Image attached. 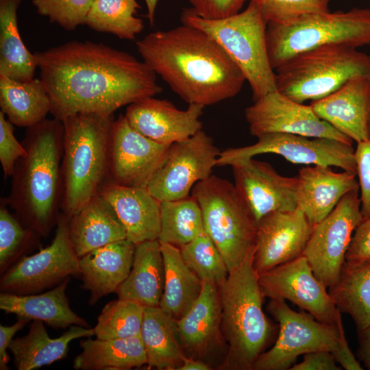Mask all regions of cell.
Returning a JSON list of instances; mask_svg holds the SVG:
<instances>
[{
    "instance_id": "obj_8",
    "label": "cell",
    "mask_w": 370,
    "mask_h": 370,
    "mask_svg": "<svg viewBox=\"0 0 370 370\" xmlns=\"http://www.w3.org/2000/svg\"><path fill=\"white\" fill-rule=\"evenodd\" d=\"M275 73L277 90L303 103L328 96L354 77H370V55L351 46L327 45L294 56Z\"/></svg>"
},
{
    "instance_id": "obj_2",
    "label": "cell",
    "mask_w": 370,
    "mask_h": 370,
    "mask_svg": "<svg viewBox=\"0 0 370 370\" xmlns=\"http://www.w3.org/2000/svg\"><path fill=\"white\" fill-rule=\"evenodd\" d=\"M136 46L143 62L188 104L234 97L246 80L212 37L190 25L151 32Z\"/></svg>"
},
{
    "instance_id": "obj_45",
    "label": "cell",
    "mask_w": 370,
    "mask_h": 370,
    "mask_svg": "<svg viewBox=\"0 0 370 370\" xmlns=\"http://www.w3.org/2000/svg\"><path fill=\"white\" fill-rule=\"evenodd\" d=\"M247 0H189L193 10L208 20L224 18L239 12Z\"/></svg>"
},
{
    "instance_id": "obj_11",
    "label": "cell",
    "mask_w": 370,
    "mask_h": 370,
    "mask_svg": "<svg viewBox=\"0 0 370 370\" xmlns=\"http://www.w3.org/2000/svg\"><path fill=\"white\" fill-rule=\"evenodd\" d=\"M251 145L220 151L216 166L230 165L236 160L262 153H275L293 164L339 167L356 173L355 149L349 145L327 138H310L287 133H269L257 137Z\"/></svg>"
},
{
    "instance_id": "obj_7",
    "label": "cell",
    "mask_w": 370,
    "mask_h": 370,
    "mask_svg": "<svg viewBox=\"0 0 370 370\" xmlns=\"http://www.w3.org/2000/svg\"><path fill=\"white\" fill-rule=\"evenodd\" d=\"M180 20L202 29L221 46L249 82L254 101L277 90L267 47V23L256 2L249 1L243 12L217 20L203 18L192 8H184Z\"/></svg>"
},
{
    "instance_id": "obj_23",
    "label": "cell",
    "mask_w": 370,
    "mask_h": 370,
    "mask_svg": "<svg viewBox=\"0 0 370 370\" xmlns=\"http://www.w3.org/2000/svg\"><path fill=\"white\" fill-rule=\"evenodd\" d=\"M356 176L347 171L335 172L328 166L300 169L297 176V208L315 225L333 210L343 196L359 188Z\"/></svg>"
},
{
    "instance_id": "obj_21",
    "label": "cell",
    "mask_w": 370,
    "mask_h": 370,
    "mask_svg": "<svg viewBox=\"0 0 370 370\" xmlns=\"http://www.w3.org/2000/svg\"><path fill=\"white\" fill-rule=\"evenodd\" d=\"M176 321L180 342L186 356L205 361L217 351L224 349L227 353L221 326L220 291L216 284L202 282L199 297Z\"/></svg>"
},
{
    "instance_id": "obj_46",
    "label": "cell",
    "mask_w": 370,
    "mask_h": 370,
    "mask_svg": "<svg viewBox=\"0 0 370 370\" xmlns=\"http://www.w3.org/2000/svg\"><path fill=\"white\" fill-rule=\"evenodd\" d=\"M367 261H370V217L363 219L356 227L345 254L348 263Z\"/></svg>"
},
{
    "instance_id": "obj_50",
    "label": "cell",
    "mask_w": 370,
    "mask_h": 370,
    "mask_svg": "<svg viewBox=\"0 0 370 370\" xmlns=\"http://www.w3.org/2000/svg\"><path fill=\"white\" fill-rule=\"evenodd\" d=\"M358 358L366 367L370 370V325L358 331Z\"/></svg>"
},
{
    "instance_id": "obj_39",
    "label": "cell",
    "mask_w": 370,
    "mask_h": 370,
    "mask_svg": "<svg viewBox=\"0 0 370 370\" xmlns=\"http://www.w3.org/2000/svg\"><path fill=\"white\" fill-rule=\"evenodd\" d=\"M179 248L186 264L202 282L219 286L225 281L229 275L226 263L206 232Z\"/></svg>"
},
{
    "instance_id": "obj_41",
    "label": "cell",
    "mask_w": 370,
    "mask_h": 370,
    "mask_svg": "<svg viewBox=\"0 0 370 370\" xmlns=\"http://www.w3.org/2000/svg\"><path fill=\"white\" fill-rule=\"evenodd\" d=\"M37 12L66 31L85 25L94 0H32Z\"/></svg>"
},
{
    "instance_id": "obj_29",
    "label": "cell",
    "mask_w": 370,
    "mask_h": 370,
    "mask_svg": "<svg viewBox=\"0 0 370 370\" xmlns=\"http://www.w3.org/2000/svg\"><path fill=\"white\" fill-rule=\"evenodd\" d=\"M93 335V328L73 325L60 337L51 338L42 321L34 320L28 333L13 338L9 349L18 370H32L65 357L73 340Z\"/></svg>"
},
{
    "instance_id": "obj_12",
    "label": "cell",
    "mask_w": 370,
    "mask_h": 370,
    "mask_svg": "<svg viewBox=\"0 0 370 370\" xmlns=\"http://www.w3.org/2000/svg\"><path fill=\"white\" fill-rule=\"evenodd\" d=\"M358 190L347 193L314 226L303 253L314 275L328 288L337 282L356 227L363 220Z\"/></svg>"
},
{
    "instance_id": "obj_51",
    "label": "cell",
    "mask_w": 370,
    "mask_h": 370,
    "mask_svg": "<svg viewBox=\"0 0 370 370\" xmlns=\"http://www.w3.org/2000/svg\"><path fill=\"white\" fill-rule=\"evenodd\" d=\"M211 369V367L205 361L186 356L177 370H210Z\"/></svg>"
},
{
    "instance_id": "obj_30",
    "label": "cell",
    "mask_w": 370,
    "mask_h": 370,
    "mask_svg": "<svg viewBox=\"0 0 370 370\" xmlns=\"http://www.w3.org/2000/svg\"><path fill=\"white\" fill-rule=\"evenodd\" d=\"M140 336L148 369L177 370L186 357L180 342L176 319L159 306L145 307Z\"/></svg>"
},
{
    "instance_id": "obj_3",
    "label": "cell",
    "mask_w": 370,
    "mask_h": 370,
    "mask_svg": "<svg viewBox=\"0 0 370 370\" xmlns=\"http://www.w3.org/2000/svg\"><path fill=\"white\" fill-rule=\"evenodd\" d=\"M64 125L45 119L27 128L22 142L27 155L16 162L8 206L28 228L47 236L57 223L62 194Z\"/></svg>"
},
{
    "instance_id": "obj_18",
    "label": "cell",
    "mask_w": 370,
    "mask_h": 370,
    "mask_svg": "<svg viewBox=\"0 0 370 370\" xmlns=\"http://www.w3.org/2000/svg\"><path fill=\"white\" fill-rule=\"evenodd\" d=\"M230 166L235 188L256 223L269 213L297 209V177L282 176L269 163L252 158Z\"/></svg>"
},
{
    "instance_id": "obj_42",
    "label": "cell",
    "mask_w": 370,
    "mask_h": 370,
    "mask_svg": "<svg viewBox=\"0 0 370 370\" xmlns=\"http://www.w3.org/2000/svg\"><path fill=\"white\" fill-rule=\"evenodd\" d=\"M249 1L256 3L267 23H282L306 14L329 12V4L333 0Z\"/></svg>"
},
{
    "instance_id": "obj_24",
    "label": "cell",
    "mask_w": 370,
    "mask_h": 370,
    "mask_svg": "<svg viewBox=\"0 0 370 370\" xmlns=\"http://www.w3.org/2000/svg\"><path fill=\"white\" fill-rule=\"evenodd\" d=\"M99 194L112 206L134 245L158 240L161 201L147 188L119 186L107 180Z\"/></svg>"
},
{
    "instance_id": "obj_28",
    "label": "cell",
    "mask_w": 370,
    "mask_h": 370,
    "mask_svg": "<svg viewBox=\"0 0 370 370\" xmlns=\"http://www.w3.org/2000/svg\"><path fill=\"white\" fill-rule=\"evenodd\" d=\"M164 262L158 240L136 245L132 267L125 280L115 292L118 299L158 307L163 293Z\"/></svg>"
},
{
    "instance_id": "obj_17",
    "label": "cell",
    "mask_w": 370,
    "mask_h": 370,
    "mask_svg": "<svg viewBox=\"0 0 370 370\" xmlns=\"http://www.w3.org/2000/svg\"><path fill=\"white\" fill-rule=\"evenodd\" d=\"M170 145L140 134L121 114L112 123L108 180L119 186L147 188L165 161Z\"/></svg>"
},
{
    "instance_id": "obj_22",
    "label": "cell",
    "mask_w": 370,
    "mask_h": 370,
    "mask_svg": "<svg viewBox=\"0 0 370 370\" xmlns=\"http://www.w3.org/2000/svg\"><path fill=\"white\" fill-rule=\"evenodd\" d=\"M310 106L320 119L353 141L369 139L370 77H354Z\"/></svg>"
},
{
    "instance_id": "obj_53",
    "label": "cell",
    "mask_w": 370,
    "mask_h": 370,
    "mask_svg": "<svg viewBox=\"0 0 370 370\" xmlns=\"http://www.w3.org/2000/svg\"><path fill=\"white\" fill-rule=\"evenodd\" d=\"M368 130H369V136L370 139V112H369V121H368Z\"/></svg>"
},
{
    "instance_id": "obj_52",
    "label": "cell",
    "mask_w": 370,
    "mask_h": 370,
    "mask_svg": "<svg viewBox=\"0 0 370 370\" xmlns=\"http://www.w3.org/2000/svg\"><path fill=\"white\" fill-rule=\"evenodd\" d=\"M159 0H145L147 8V17L150 20L155 18L156 9Z\"/></svg>"
},
{
    "instance_id": "obj_6",
    "label": "cell",
    "mask_w": 370,
    "mask_h": 370,
    "mask_svg": "<svg viewBox=\"0 0 370 370\" xmlns=\"http://www.w3.org/2000/svg\"><path fill=\"white\" fill-rule=\"evenodd\" d=\"M270 64L278 67L304 52L331 45L358 47L370 44V9L303 14L269 22L266 31Z\"/></svg>"
},
{
    "instance_id": "obj_33",
    "label": "cell",
    "mask_w": 370,
    "mask_h": 370,
    "mask_svg": "<svg viewBox=\"0 0 370 370\" xmlns=\"http://www.w3.org/2000/svg\"><path fill=\"white\" fill-rule=\"evenodd\" d=\"M160 246L164 282L159 307L178 320L199 297L202 281L186 264L179 247L161 243Z\"/></svg>"
},
{
    "instance_id": "obj_20",
    "label": "cell",
    "mask_w": 370,
    "mask_h": 370,
    "mask_svg": "<svg viewBox=\"0 0 370 370\" xmlns=\"http://www.w3.org/2000/svg\"><path fill=\"white\" fill-rule=\"evenodd\" d=\"M204 106L190 103L186 110L171 101L148 97L128 105L124 114L129 124L147 138L162 145L190 138L202 130L199 117Z\"/></svg>"
},
{
    "instance_id": "obj_40",
    "label": "cell",
    "mask_w": 370,
    "mask_h": 370,
    "mask_svg": "<svg viewBox=\"0 0 370 370\" xmlns=\"http://www.w3.org/2000/svg\"><path fill=\"white\" fill-rule=\"evenodd\" d=\"M5 197L0 202V269L1 273L16 257L29 248L39 236L23 225L7 208Z\"/></svg>"
},
{
    "instance_id": "obj_44",
    "label": "cell",
    "mask_w": 370,
    "mask_h": 370,
    "mask_svg": "<svg viewBox=\"0 0 370 370\" xmlns=\"http://www.w3.org/2000/svg\"><path fill=\"white\" fill-rule=\"evenodd\" d=\"M356 174L360 189V210L363 219L370 217V139L357 143Z\"/></svg>"
},
{
    "instance_id": "obj_25",
    "label": "cell",
    "mask_w": 370,
    "mask_h": 370,
    "mask_svg": "<svg viewBox=\"0 0 370 370\" xmlns=\"http://www.w3.org/2000/svg\"><path fill=\"white\" fill-rule=\"evenodd\" d=\"M136 245L127 239L110 243L79 258L82 288L90 291L89 304L116 292L132 267Z\"/></svg>"
},
{
    "instance_id": "obj_38",
    "label": "cell",
    "mask_w": 370,
    "mask_h": 370,
    "mask_svg": "<svg viewBox=\"0 0 370 370\" xmlns=\"http://www.w3.org/2000/svg\"><path fill=\"white\" fill-rule=\"evenodd\" d=\"M145 307L136 301L114 299L104 306L94 329L99 339L123 338L140 335Z\"/></svg>"
},
{
    "instance_id": "obj_43",
    "label": "cell",
    "mask_w": 370,
    "mask_h": 370,
    "mask_svg": "<svg viewBox=\"0 0 370 370\" xmlns=\"http://www.w3.org/2000/svg\"><path fill=\"white\" fill-rule=\"evenodd\" d=\"M11 123L0 112V162L5 177H12L16 162L27 155L23 143L16 138Z\"/></svg>"
},
{
    "instance_id": "obj_15",
    "label": "cell",
    "mask_w": 370,
    "mask_h": 370,
    "mask_svg": "<svg viewBox=\"0 0 370 370\" xmlns=\"http://www.w3.org/2000/svg\"><path fill=\"white\" fill-rule=\"evenodd\" d=\"M258 282L264 297L289 300L321 323L343 324L328 288L303 255L258 275Z\"/></svg>"
},
{
    "instance_id": "obj_4",
    "label": "cell",
    "mask_w": 370,
    "mask_h": 370,
    "mask_svg": "<svg viewBox=\"0 0 370 370\" xmlns=\"http://www.w3.org/2000/svg\"><path fill=\"white\" fill-rule=\"evenodd\" d=\"M256 248L219 286L221 332L227 345L220 367L225 369L253 370L259 356L278 334V324L272 323L262 310L264 297L254 267Z\"/></svg>"
},
{
    "instance_id": "obj_1",
    "label": "cell",
    "mask_w": 370,
    "mask_h": 370,
    "mask_svg": "<svg viewBox=\"0 0 370 370\" xmlns=\"http://www.w3.org/2000/svg\"><path fill=\"white\" fill-rule=\"evenodd\" d=\"M34 54L50 113L62 121L77 113L113 114L162 91L146 63L103 43L72 40Z\"/></svg>"
},
{
    "instance_id": "obj_10",
    "label": "cell",
    "mask_w": 370,
    "mask_h": 370,
    "mask_svg": "<svg viewBox=\"0 0 370 370\" xmlns=\"http://www.w3.org/2000/svg\"><path fill=\"white\" fill-rule=\"evenodd\" d=\"M267 310L278 322L279 332L273 346L256 360L254 370L290 369L300 355L332 352L345 334L343 324L321 323L308 312L292 310L284 299H270Z\"/></svg>"
},
{
    "instance_id": "obj_31",
    "label": "cell",
    "mask_w": 370,
    "mask_h": 370,
    "mask_svg": "<svg viewBox=\"0 0 370 370\" xmlns=\"http://www.w3.org/2000/svg\"><path fill=\"white\" fill-rule=\"evenodd\" d=\"M82 349L73 360L77 370H128L147 365L140 336L114 339L82 340Z\"/></svg>"
},
{
    "instance_id": "obj_37",
    "label": "cell",
    "mask_w": 370,
    "mask_h": 370,
    "mask_svg": "<svg viewBox=\"0 0 370 370\" xmlns=\"http://www.w3.org/2000/svg\"><path fill=\"white\" fill-rule=\"evenodd\" d=\"M141 8L136 0H94L85 25L91 29L134 40L144 29L135 15Z\"/></svg>"
},
{
    "instance_id": "obj_26",
    "label": "cell",
    "mask_w": 370,
    "mask_h": 370,
    "mask_svg": "<svg viewBox=\"0 0 370 370\" xmlns=\"http://www.w3.org/2000/svg\"><path fill=\"white\" fill-rule=\"evenodd\" d=\"M68 230L79 258L95 249L126 239L125 230L116 212L100 194L68 219Z\"/></svg>"
},
{
    "instance_id": "obj_48",
    "label": "cell",
    "mask_w": 370,
    "mask_h": 370,
    "mask_svg": "<svg viewBox=\"0 0 370 370\" xmlns=\"http://www.w3.org/2000/svg\"><path fill=\"white\" fill-rule=\"evenodd\" d=\"M29 320L18 318V321L12 325H0V369L8 370L10 357L7 352L15 334L21 330Z\"/></svg>"
},
{
    "instance_id": "obj_27",
    "label": "cell",
    "mask_w": 370,
    "mask_h": 370,
    "mask_svg": "<svg viewBox=\"0 0 370 370\" xmlns=\"http://www.w3.org/2000/svg\"><path fill=\"white\" fill-rule=\"evenodd\" d=\"M70 278L51 290L41 294H0V309L18 318L39 320L55 328H66L73 325L90 328L88 322L70 307L66 289Z\"/></svg>"
},
{
    "instance_id": "obj_9",
    "label": "cell",
    "mask_w": 370,
    "mask_h": 370,
    "mask_svg": "<svg viewBox=\"0 0 370 370\" xmlns=\"http://www.w3.org/2000/svg\"><path fill=\"white\" fill-rule=\"evenodd\" d=\"M198 201L206 233L221 254L229 273L256 247V223L233 184L212 175L191 190Z\"/></svg>"
},
{
    "instance_id": "obj_16",
    "label": "cell",
    "mask_w": 370,
    "mask_h": 370,
    "mask_svg": "<svg viewBox=\"0 0 370 370\" xmlns=\"http://www.w3.org/2000/svg\"><path fill=\"white\" fill-rule=\"evenodd\" d=\"M250 134L287 133L327 138L352 145L353 140L320 119L312 107L295 101L278 90L256 100L245 110Z\"/></svg>"
},
{
    "instance_id": "obj_13",
    "label": "cell",
    "mask_w": 370,
    "mask_h": 370,
    "mask_svg": "<svg viewBox=\"0 0 370 370\" xmlns=\"http://www.w3.org/2000/svg\"><path fill=\"white\" fill-rule=\"evenodd\" d=\"M55 236L47 247L24 256L8 269L0 281L3 292L36 294L80 274L79 257L69 235L68 219L60 213Z\"/></svg>"
},
{
    "instance_id": "obj_35",
    "label": "cell",
    "mask_w": 370,
    "mask_h": 370,
    "mask_svg": "<svg viewBox=\"0 0 370 370\" xmlns=\"http://www.w3.org/2000/svg\"><path fill=\"white\" fill-rule=\"evenodd\" d=\"M328 292L338 310L351 316L357 331L370 325V261H345L337 282Z\"/></svg>"
},
{
    "instance_id": "obj_32",
    "label": "cell",
    "mask_w": 370,
    "mask_h": 370,
    "mask_svg": "<svg viewBox=\"0 0 370 370\" xmlns=\"http://www.w3.org/2000/svg\"><path fill=\"white\" fill-rule=\"evenodd\" d=\"M0 108L12 125L28 128L46 119L51 101L40 79L21 82L0 75Z\"/></svg>"
},
{
    "instance_id": "obj_47",
    "label": "cell",
    "mask_w": 370,
    "mask_h": 370,
    "mask_svg": "<svg viewBox=\"0 0 370 370\" xmlns=\"http://www.w3.org/2000/svg\"><path fill=\"white\" fill-rule=\"evenodd\" d=\"M303 360L294 364L291 370H341L332 354L328 351H316L303 355Z\"/></svg>"
},
{
    "instance_id": "obj_19",
    "label": "cell",
    "mask_w": 370,
    "mask_h": 370,
    "mask_svg": "<svg viewBox=\"0 0 370 370\" xmlns=\"http://www.w3.org/2000/svg\"><path fill=\"white\" fill-rule=\"evenodd\" d=\"M314 226L304 213L275 211L256 223L254 267L258 275L303 255Z\"/></svg>"
},
{
    "instance_id": "obj_14",
    "label": "cell",
    "mask_w": 370,
    "mask_h": 370,
    "mask_svg": "<svg viewBox=\"0 0 370 370\" xmlns=\"http://www.w3.org/2000/svg\"><path fill=\"white\" fill-rule=\"evenodd\" d=\"M220 150L202 130L173 143L147 189L160 201L187 197L193 186L212 175Z\"/></svg>"
},
{
    "instance_id": "obj_36",
    "label": "cell",
    "mask_w": 370,
    "mask_h": 370,
    "mask_svg": "<svg viewBox=\"0 0 370 370\" xmlns=\"http://www.w3.org/2000/svg\"><path fill=\"white\" fill-rule=\"evenodd\" d=\"M205 232L201 210L193 196L161 201L158 238L161 244L180 247Z\"/></svg>"
},
{
    "instance_id": "obj_34",
    "label": "cell",
    "mask_w": 370,
    "mask_h": 370,
    "mask_svg": "<svg viewBox=\"0 0 370 370\" xmlns=\"http://www.w3.org/2000/svg\"><path fill=\"white\" fill-rule=\"evenodd\" d=\"M21 0H0V75L28 82L37 66L34 53L23 43L18 27L17 10Z\"/></svg>"
},
{
    "instance_id": "obj_49",
    "label": "cell",
    "mask_w": 370,
    "mask_h": 370,
    "mask_svg": "<svg viewBox=\"0 0 370 370\" xmlns=\"http://www.w3.org/2000/svg\"><path fill=\"white\" fill-rule=\"evenodd\" d=\"M336 362L346 370H362L360 363L356 360L347 343L345 334H343L336 348L332 352Z\"/></svg>"
},
{
    "instance_id": "obj_5",
    "label": "cell",
    "mask_w": 370,
    "mask_h": 370,
    "mask_svg": "<svg viewBox=\"0 0 370 370\" xmlns=\"http://www.w3.org/2000/svg\"><path fill=\"white\" fill-rule=\"evenodd\" d=\"M113 114L77 113L62 121L61 210L69 219L108 180Z\"/></svg>"
}]
</instances>
